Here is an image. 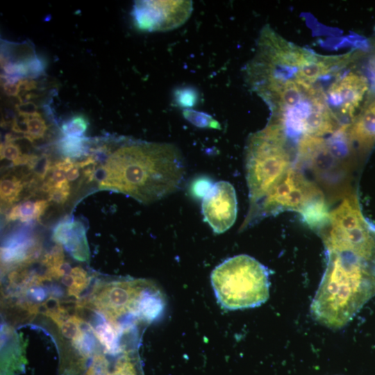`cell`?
Instances as JSON below:
<instances>
[{"label":"cell","mask_w":375,"mask_h":375,"mask_svg":"<svg viewBox=\"0 0 375 375\" xmlns=\"http://www.w3.org/2000/svg\"><path fill=\"white\" fill-rule=\"evenodd\" d=\"M19 115L24 117L33 115L38 113V106L31 101L20 102L15 106Z\"/></svg>","instance_id":"cell-21"},{"label":"cell","mask_w":375,"mask_h":375,"mask_svg":"<svg viewBox=\"0 0 375 375\" xmlns=\"http://www.w3.org/2000/svg\"><path fill=\"white\" fill-rule=\"evenodd\" d=\"M367 90V79L351 73L334 83L328 93L333 103L340 105L343 114L353 117Z\"/></svg>","instance_id":"cell-7"},{"label":"cell","mask_w":375,"mask_h":375,"mask_svg":"<svg viewBox=\"0 0 375 375\" xmlns=\"http://www.w3.org/2000/svg\"><path fill=\"white\" fill-rule=\"evenodd\" d=\"M20 149L8 138L4 144H1V159H7L15 164L22 156Z\"/></svg>","instance_id":"cell-20"},{"label":"cell","mask_w":375,"mask_h":375,"mask_svg":"<svg viewBox=\"0 0 375 375\" xmlns=\"http://www.w3.org/2000/svg\"><path fill=\"white\" fill-rule=\"evenodd\" d=\"M20 90L25 91H30L36 88V83L33 80H28V78H22L19 81Z\"/></svg>","instance_id":"cell-24"},{"label":"cell","mask_w":375,"mask_h":375,"mask_svg":"<svg viewBox=\"0 0 375 375\" xmlns=\"http://www.w3.org/2000/svg\"><path fill=\"white\" fill-rule=\"evenodd\" d=\"M103 156L99 161L90 156L83 160L89 180H95L99 189L122 193L142 203L176 192L185 175L183 155L170 143L124 139Z\"/></svg>","instance_id":"cell-2"},{"label":"cell","mask_w":375,"mask_h":375,"mask_svg":"<svg viewBox=\"0 0 375 375\" xmlns=\"http://www.w3.org/2000/svg\"><path fill=\"white\" fill-rule=\"evenodd\" d=\"M192 11L191 1H137L131 15L138 30L165 31L184 24Z\"/></svg>","instance_id":"cell-5"},{"label":"cell","mask_w":375,"mask_h":375,"mask_svg":"<svg viewBox=\"0 0 375 375\" xmlns=\"http://www.w3.org/2000/svg\"><path fill=\"white\" fill-rule=\"evenodd\" d=\"M201 208L204 220L215 233L228 230L235 223L238 213L237 197L233 185L224 181L212 184L203 195Z\"/></svg>","instance_id":"cell-6"},{"label":"cell","mask_w":375,"mask_h":375,"mask_svg":"<svg viewBox=\"0 0 375 375\" xmlns=\"http://www.w3.org/2000/svg\"><path fill=\"white\" fill-rule=\"evenodd\" d=\"M48 206L46 200H26L15 205L8 212V221L19 220L22 222L39 219Z\"/></svg>","instance_id":"cell-9"},{"label":"cell","mask_w":375,"mask_h":375,"mask_svg":"<svg viewBox=\"0 0 375 375\" xmlns=\"http://www.w3.org/2000/svg\"><path fill=\"white\" fill-rule=\"evenodd\" d=\"M60 328L63 336L74 342L78 340L83 334L81 330V320L76 317L67 319Z\"/></svg>","instance_id":"cell-18"},{"label":"cell","mask_w":375,"mask_h":375,"mask_svg":"<svg viewBox=\"0 0 375 375\" xmlns=\"http://www.w3.org/2000/svg\"><path fill=\"white\" fill-rule=\"evenodd\" d=\"M268 269L254 258L240 254L217 265L210 275L220 305L228 310L259 306L269 297Z\"/></svg>","instance_id":"cell-4"},{"label":"cell","mask_w":375,"mask_h":375,"mask_svg":"<svg viewBox=\"0 0 375 375\" xmlns=\"http://www.w3.org/2000/svg\"><path fill=\"white\" fill-rule=\"evenodd\" d=\"M199 97L198 91L192 86L180 87L174 92V103L185 109L194 107L197 103Z\"/></svg>","instance_id":"cell-13"},{"label":"cell","mask_w":375,"mask_h":375,"mask_svg":"<svg viewBox=\"0 0 375 375\" xmlns=\"http://www.w3.org/2000/svg\"><path fill=\"white\" fill-rule=\"evenodd\" d=\"M61 282L68 288L72 287L74 284V280L71 274H67L62 277Z\"/></svg>","instance_id":"cell-25"},{"label":"cell","mask_w":375,"mask_h":375,"mask_svg":"<svg viewBox=\"0 0 375 375\" xmlns=\"http://www.w3.org/2000/svg\"><path fill=\"white\" fill-rule=\"evenodd\" d=\"M80 167L78 165L74 162L73 167L68 169L66 172V178L69 182H72L76 181L80 176Z\"/></svg>","instance_id":"cell-23"},{"label":"cell","mask_w":375,"mask_h":375,"mask_svg":"<svg viewBox=\"0 0 375 375\" xmlns=\"http://www.w3.org/2000/svg\"><path fill=\"white\" fill-rule=\"evenodd\" d=\"M23 185L16 176L6 177L0 182V196L1 203L12 204L17 200Z\"/></svg>","instance_id":"cell-10"},{"label":"cell","mask_w":375,"mask_h":375,"mask_svg":"<svg viewBox=\"0 0 375 375\" xmlns=\"http://www.w3.org/2000/svg\"><path fill=\"white\" fill-rule=\"evenodd\" d=\"M88 126V119L83 115H78L65 121L61 126V131L65 137L81 138Z\"/></svg>","instance_id":"cell-14"},{"label":"cell","mask_w":375,"mask_h":375,"mask_svg":"<svg viewBox=\"0 0 375 375\" xmlns=\"http://www.w3.org/2000/svg\"><path fill=\"white\" fill-rule=\"evenodd\" d=\"M58 149L67 158H78L86 153V140L82 137H65L58 142Z\"/></svg>","instance_id":"cell-11"},{"label":"cell","mask_w":375,"mask_h":375,"mask_svg":"<svg viewBox=\"0 0 375 375\" xmlns=\"http://www.w3.org/2000/svg\"><path fill=\"white\" fill-rule=\"evenodd\" d=\"M53 240L63 245L72 257L80 261L88 260L89 248L84 225L78 220L59 223L54 228Z\"/></svg>","instance_id":"cell-8"},{"label":"cell","mask_w":375,"mask_h":375,"mask_svg":"<svg viewBox=\"0 0 375 375\" xmlns=\"http://www.w3.org/2000/svg\"><path fill=\"white\" fill-rule=\"evenodd\" d=\"M296 166L287 135L280 124L270 121L262 130L252 134L249 138L245 158L248 212L253 210Z\"/></svg>","instance_id":"cell-3"},{"label":"cell","mask_w":375,"mask_h":375,"mask_svg":"<svg viewBox=\"0 0 375 375\" xmlns=\"http://www.w3.org/2000/svg\"><path fill=\"white\" fill-rule=\"evenodd\" d=\"M183 115L188 121L197 126L220 128L218 122L205 112L191 109H184Z\"/></svg>","instance_id":"cell-16"},{"label":"cell","mask_w":375,"mask_h":375,"mask_svg":"<svg viewBox=\"0 0 375 375\" xmlns=\"http://www.w3.org/2000/svg\"><path fill=\"white\" fill-rule=\"evenodd\" d=\"M70 274L73 276L74 280V284L69 288V294L78 297L81 292L86 288L88 283V274L85 270L82 267H76L72 268Z\"/></svg>","instance_id":"cell-17"},{"label":"cell","mask_w":375,"mask_h":375,"mask_svg":"<svg viewBox=\"0 0 375 375\" xmlns=\"http://www.w3.org/2000/svg\"><path fill=\"white\" fill-rule=\"evenodd\" d=\"M94 334L110 353L117 351V335L110 324L103 322L97 325L93 331Z\"/></svg>","instance_id":"cell-12"},{"label":"cell","mask_w":375,"mask_h":375,"mask_svg":"<svg viewBox=\"0 0 375 375\" xmlns=\"http://www.w3.org/2000/svg\"><path fill=\"white\" fill-rule=\"evenodd\" d=\"M49 193V200L56 203L62 204L68 199L70 194V185L67 180L54 185Z\"/></svg>","instance_id":"cell-19"},{"label":"cell","mask_w":375,"mask_h":375,"mask_svg":"<svg viewBox=\"0 0 375 375\" xmlns=\"http://www.w3.org/2000/svg\"><path fill=\"white\" fill-rule=\"evenodd\" d=\"M317 232L326 265L310 314L323 326L340 329L375 297V225L351 194L329 212L326 224Z\"/></svg>","instance_id":"cell-1"},{"label":"cell","mask_w":375,"mask_h":375,"mask_svg":"<svg viewBox=\"0 0 375 375\" xmlns=\"http://www.w3.org/2000/svg\"><path fill=\"white\" fill-rule=\"evenodd\" d=\"M3 88L7 95L12 97L18 96L21 90L19 82L16 83H3Z\"/></svg>","instance_id":"cell-22"},{"label":"cell","mask_w":375,"mask_h":375,"mask_svg":"<svg viewBox=\"0 0 375 375\" xmlns=\"http://www.w3.org/2000/svg\"><path fill=\"white\" fill-rule=\"evenodd\" d=\"M26 122L27 133L24 135L31 142L42 138L47 129L44 120L38 112L33 115L24 117Z\"/></svg>","instance_id":"cell-15"}]
</instances>
